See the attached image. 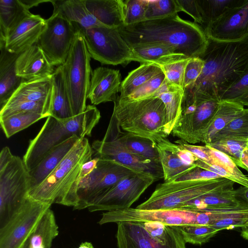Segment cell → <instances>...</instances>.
I'll return each instance as SVG.
<instances>
[{"label": "cell", "instance_id": "obj_1", "mask_svg": "<svg viewBox=\"0 0 248 248\" xmlns=\"http://www.w3.org/2000/svg\"><path fill=\"white\" fill-rule=\"evenodd\" d=\"M199 57L204 62L202 72L193 86L184 90L218 99L221 93L248 71V36L234 42L208 38Z\"/></svg>", "mask_w": 248, "mask_h": 248}, {"label": "cell", "instance_id": "obj_2", "mask_svg": "<svg viewBox=\"0 0 248 248\" xmlns=\"http://www.w3.org/2000/svg\"><path fill=\"white\" fill-rule=\"evenodd\" d=\"M118 29L130 47L163 44L172 46L177 53L189 58L199 57L208 43V37L201 26L183 19L178 14Z\"/></svg>", "mask_w": 248, "mask_h": 248}, {"label": "cell", "instance_id": "obj_3", "mask_svg": "<svg viewBox=\"0 0 248 248\" xmlns=\"http://www.w3.org/2000/svg\"><path fill=\"white\" fill-rule=\"evenodd\" d=\"M93 153L88 139L80 138L48 177L29 190L28 196L41 202L74 208L81 166L93 158Z\"/></svg>", "mask_w": 248, "mask_h": 248}, {"label": "cell", "instance_id": "obj_4", "mask_svg": "<svg viewBox=\"0 0 248 248\" xmlns=\"http://www.w3.org/2000/svg\"><path fill=\"white\" fill-rule=\"evenodd\" d=\"M101 118L93 105H87L84 111L67 119L47 117L39 133L30 140L23 160L28 171L33 169L52 148L77 135L90 136Z\"/></svg>", "mask_w": 248, "mask_h": 248}, {"label": "cell", "instance_id": "obj_5", "mask_svg": "<svg viewBox=\"0 0 248 248\" xmlns=\"http://www.w3.org/2000/svg\"><path fill=\"white\" fill-rule=\"evenodd\" d=\"M113 102L112 114L122 130L154 142L169 136L165 106L158 97L128 100L117 95Z\"/></svg>", "mask_w": 248, "mask_h": 248}, {"label": "cell", "instance_id": "obj_6", "mask_svg": "<svg viewBox=\"0 0 248 248\" xmlns=\"http://www.w3.org/2000/svg\"><path fill=\"white\" fill-rule=\"evenodd\" d=\"M31 189L30 178L23 159L9 148L0 153V228L5 226L26 202Z\"/></svg>", "mask_w": 248, "mask_h": 248}, {"label": "cell", "instance_id": "obj_7", "mask_svg": "<svg viewBox=\"0 0 248 248\" xmlns=\"http://www.w3.org/2000/svg\"><path fill=\"white\" fill-rule=\"evenodd\" d=\"M117 224L118 248H186L179 226L156 221Z\"/></svg>", "mask_w": 248, "mask_h": 248}, {"label": "cell", "instance_id": "obj_8", "mask_svg": "<svg viewBox=\"0 0 248 248\" xmlns=\"http://www.w3.org/2000/svg\"><path fill=\"white\" fill-rule=\"evenodd\" d=\"M234 183L224 178L164 182L158 185L150 197L136 208L142 210L181 209L193 200L213 191L234 185Z\"/></svg>", "mask_w": 248, "mask_h": 248}, {"label": "cell", "instance_id": "obj_9", "mask_svg": "<svg viewBox=\"0 0 248 248\" xmlns=\"http://www.w3.org/2000/svg\"><path fill=\"white\" fill-rule=\"evenodd\" d=\"M77 26L75 40L65 62L62 65L74 116L83 112L86 108L93 72L90 65L91 57L83 32Z\"/></svg>", "mask_w": 248, "mask_h": 248}, {"label": "cell", "instance_id": "obj_10", "mask_svg": "<svg viewBox=\"0 0 248 248\" xmlns=\"http://www.w3.org/2000/svg\"><path fill=\"white\" fill-rule=\"evenodd\" d=\"M220 101L184 90L181 113L172 134L189 144L202 142Z\"/></svg>", "mask_w": 248, "mask_h": 248}, {"label": "cell", "instance_id": "obj_11", "mask_svg": "<svg viewBox=\"0 0 248 248\" xmlns=\"http://www.w3.org/2000/svg\"><path fill=\"white\" fill-rule=\"evenodd\" d=\"M121 130L117 120L112 114L103 139L95 140L92 144L96 156L114 160L137 172L151 174L157 180L163 178L161 165L137 155L126 148L120 138Z\"/></svg>", "mask_w": 248, "mask_h": 248}, {"label": "cell", "instance_id": "obj_12", "mask_svg": "<svg viewBox=\"0 0 248 248\" xmlns=\"http://www.w3.org/2000/svg\"><path fill=\"white\" fill-rule=\"evenodd\" d=\"M137 173L114 160L99 158L95 169L79 180L74 210L88 208L103 197L122 179Z\"/></svg>", "mask_w": 248, "mask_h": 248}, {"label": "cell", "instance_id": "obj_13", "mask_svg": "<svg viewBox=\"0 0 248 248\" xmlns=\"http://www.w3.org/2000/svg\"><path fill=\"white\" fill-rule=\"evenodd\" d=\"M81 30L91 58L114 65H126L133 61L132 49L118 28L101 26Z\"/></svg>", "mask_w": 248, "mask_h": 248}, {"label": "cell", "instance_id": "obj_14", "mask_svg": "<svg viewBox=\"0 0 248 248\" xmlns=\"http://www.w3.org/2000/svg\"><path fill=\"white\" fill-rule=\"evenodd\" d=\"M77 26L60 14L53 13L36 43L54 66L62 65L70 52Z\"/></svg>", "mask_w": 248, "mask_h": 248}, {"label": "cell", "instance_id": "obj_15", "mask_svg": "<svg viewBox=\"0 0 248 248\" xmlns=\"http://www.w3.org/2000/svg\"><path fill=\"white\" fill-rule=\"evenodd\" d=\"M51 205L28 196L17 213L0 228V248H24L31 232Z\"/></svg>", "mask_w": 248, "mask_h": 248}, {"label": "cell", "instance_id": "obj_16", "mask_svg": "<svg viewBox=\"0 0 248 248\" xmlns=\"http://www.w3.org/2000/svg\"><path fill=\"white\" fill-rule=\"evenodd\" d=\"M158 180L151 174L137 172L119 181L103 197L88 209L90 212L127 209Z\"/></svg>", "mask_w": 248, "mask_h": 248}, {"label": "cell", "instance_id": "obj_17", "mask_svg": "<svg viewBox=\"0 0 248 248\" xmlns=\"http://www.w3.org/2000/svg\"><path fill=\"white\" fill-rule=\"evenodd\" d=\"M197 210L184 209L170 210L127 209L103 213L100 225L122 221H156L171 226L198 224Z\"/></svg>", "mask_w": 248, "mask_h": 248}, {"label": "cell", "instance_id": "obj_18", "mask_svg": "<svg viewBox=\"0 0 248 248\" xmlns=\"http://www.w3.org/2000/svg\"><path fill=\"white\" fill-rule=\"evenodd\" d=\"M203 31L208 38L223 42H234L248 36V0L243 5L231 9Z\"/></svg>", "mask_w": 248, "mask_h": 248}, {"label": "cell", "instance_id": "obj_19", "mask_svg": "<svg viewBox=\"0 0 248 248\" xmlns=\"http://www.w3.org/2000/svg\"><path fill=\"white\" fill-rule=\"evenodd\" d=\"M46 25V19L31 13L13 27L3 42L9 52L20 54L35 44Z\"/></svg>", "mask_w": 248, "mask_h": 248}, {"label": "cell", "instance_id": "obj_20", "mask_svg": "<svg viewBox=\"0 0 248 248\" xmlns=\"http://www.w3.org/2000/svg\"><path fill=\"white\" fill-rule=\"evenodd\" d=\"M118 70L105 67L95 68L91 76L87 98L93 105L114 102L122 83Z\"/></svg>", "mask_w": 248, "mask_h": 248}, {"label": "cell", "instance_id": "obj_21", "mask_svg": "<svg viewBox=\"0 0 248 248\" xmlns=\"http://www.w3.org/2000/svg\"><path fill=\"white\" fill-rule=\"evenodd\" d=\"M16 75L26 81L50 77L55 69L36 44L18 55L16 62Z\"/></svg>", "mask_w": 248, "mask_h": 248}, {"label": "cell", "instance_id": "obj_22", "mask_svg": "<svg viewBox=\"0 0 248 248\" xmlns=\"http://www.w3.org/2000/svg\"><path fill=\"white\" fill-rule=\"evenodd\" d=\"M155 142L159 155L164 182L176 181L196 167L184 162L177 154L176 144L167 138H161Z\"/></svg>", "mask_w": 248, "mask_h": 248}, {"label": "cell", "instance_id": "obj_23", "mask_svg": "<svg viewBox=\"0 0 248 248\" xmlns=\"http://www.w3.org/2000/svg\"><path fill=\"white\" fill-rule=\"evenodd\" d=\"M79 139L75 135L52 148L33 169L29 171L31 189L40 185L48 177Z\"/></svg>", "mask_w": 248, "mask_h": 248}, {"label": "cell", "instance_id": "obj_24", "mask_svg": "<svg viewBox=\"0 0 248 248\" xmlns=\"http://www.w3.org/2000/svg\"><path fill=\"white\" fill-rule=\"evenodd\" d=\"M0 106L2 108L15 91L23 82L26 81L17 76L16 62L19 54L12 53L5 48L0 41Z\"/></svg>", "mask_w": 248, "mask_h": 248}, {"label": "cell", "instance_id": "obj_25", "mask_svg": "<svg viewBox=\"0 0 248 248\" xmlns=\"http://www.w3.org/2000/svg\"><path fill=\"white\" fill-rule=\"evenodd\" d=\"M233 186L225 187L197 198L187 202L181 209L210 210L248 207L236 199Z\"/></svg>", "mask_w": 248, "mask_h": 248}, {"label": "cell", "instance_id": "obj_26", "mask_svg": "<svg viewBox=\"0 0 248 248\" xmlns=\"http://www.w3.org/2000/svg\"><path fill=\"white\" fill-rule=\"evenodd\" d=\"M50 2L54 7L53 13L60 14L82 30L94 27H107L90 12L86 7L85 0H54Z\"/></svg>", "mask_w": 248, "mask_h": 248}, {"label": "cell", "instance_id": "obj_27", "mask_svg": "<svg viewBox=\"0 0 248 248\" xmlns=\"http://www.w3.org/2000/svg\"><path fill=\"white\" fill-rule=\"evenodd\" d=\"M130 47L133 61L141 64L155 63L161 66L189 58L177 53L172 46L163 44L140 45Z\"/></svg>", "mask_w": 248, "mask_h": 248}, {"label": "cell", "instance_id": "obj_28", "mask_svg": "<svg viewBox=\"0 0 248 248\" xmlns=\"http://www.w3.org/2000/svg\"><path fill=\"white\" fill-rule=\"evenodd\" d=\"M52 90L51 77L26 81L21 83L5 106L35 102L44 103L50 107Z\"/></svg>", "mask_w": 248, "mask_h": 248}, {"label": "cell", "instance_id": "obj_29", "mask_svg": "<svg viewBox=\"0 0 248 248\" xmlns=\"http://www.w3.org/2000/svg\"><path fill=\"white\" fill-rule=\"evenodd\" d=\"M52 90L50 116L63 120L73 117L70 100L62 65L51 76Z\"/></svg>", "mask_w": 248, "mask_h": 248}, {"label": "cell", "instance_id": "obj_30", "mask_svg": "<svg viewBox=\"0 0 248 248\" xmlns=\"http://www.w3.org/2000/svg\"><path fill=\"white\" fill-rule=\"evenodd\" d=\"M90 12L101 23L119 28L124 25L123 0H85Z\"/></svg>", "mask_w": 248, "mask_h": 248}, {"label": "cell", "instance_id": "obj_31", "mask_svg": "<svg viewBox=\"0 0 248 248\" xmlns=\"http://www.w3.org/2000/svg\"><path fill=\"white\" fill-rule=\"evenodd\" d=\"M184 95V89L168 82L164 83L155 93L154 96L160 98L163 102L166 110V131L169 135L178 120Z\"/></svg>", "mask_w": 248, "mask_h": 248}, {"label": "cell", "instance_id": "obj_32", "mask_svg": "<svg viewBox=\"0 0 248 248\" xmlns=\"http://www.w3.org/2000/svg\"><path fill=\"white\" fill-rule=\"evenodd\" d=\"M58 234L55 216L49 208L31 232L24 248H51L53 240Z\"/></svg>", "mask_w": 248, "mask_h": 248}, {"label": "cell", "instance_id": "obj_33", "mask_svg": "<svg viewBox=\"0 0 248 248\" xmlns=\"http://www.w3.org/2000/svg\"><path fill=\"white\" fill-rule=\"evenodd\" d=\"M245 108L243 106L230 101H220L218 108L204 135L202 142L211 143L214 136L229 123L240 116Z\"/></svg>", "mask_w": 248, "mask_h": 248}, {"label": "cell", "instance_id": "obj_34", "mask_svg": "<svg viewBox=\"0 0 248 248\" xmlns=\"http://www.w3.org/2000/svg\"><path fill=\"white\" fill-rule=\"evenodd\" d=\"M29 13L22 0H0V41H4L8 32Z\"/></svg>", "mask_w": 248, "mask_h": 248}, {"label": "cell", "instance_id": "obj_35", "mask_svg": "<svg viewBox=\"0 0 248 248\" xmlns=\"http://www.w3.org/2000/svg\"><path fill=\"white\" fill-rule=\"evenodd\" d=\"M163 72L161 67L155 63L141 64L128 73L122 81L118 95L124 98L129 96L137 89L151 78Z\"/></svg>", "mask_w": 248, "mask_h": 248}, {"label": "cell", "instance_id": "obj_36", "mask_svg": "<svg viewBox=\"0 0 248 248\" xmlns=\"http://www.w3.org/2000/svg\"><path fill=\"white\" fill-rule=\"evenodd\" d=\"M120 138L132 153L161 165L159 153L154 141L123 130L120 132Z\"/></svg>", "mask_w": 248, "mask_h": 248}, {"label": "cell", "instance_id": "obj_37", "mask_svg": "<svg viewBox=\"0 0 248 248\" xmlns=\"http://www.w3.org/2000/svg\"><path fill=\"white\" fill-rule=\"evenodd\" d=\"M248 0H197L202 19V28L217 19L229 10L239 7Z\"/></svg>", "mask_w": 248, "mask_h": 248}, {"label": "cell", "instance_id": "obj_38", "mask_svg": "<svg viewBox=\"0 0 248 248\" xmlns=\"http://www.w3.org/2000/svg\"><path fill=\"white\" fill-rule=\"evenodd\" d=\"M216 218L211 226L219 231L242 228L248 226V207L219 209Z\"/></svg>", "mask_w": 248, "mask_h": 248}, {"label": "cell", "instance_id": "obj_39", "mask_svg": "<svg viewBox=\"0 0 248 248\" xmlns=\"http://www.w3.org/2000/svg\"><path fill=\"white\" fill-rule=\"evenodd\" d=\"M46 118L33 111H22L0 118L1 128L7 138L28 127L37 121Z\"/></svg>", "mask_w": 248, "mask_h": 248}, {"label": "cell", "instance_id": "obj_40", "mask_svg": "<svg viewBox=\"0 0 248 248\" xmlns=\"http://www.w3.org/2000/svg\"><path fill=\"white\" fill-rule=\"evenodd\" d=\"M208 147L211 157L208 164L220 167L227 173L230 180L248 187V176L243 173L234 161L224 153Z\"/></svg>", "mask_w": 248, "mask_h": 248}, {"label": "cell", "instance_id": "obj_41", "mask_svg": "<svg viewBox=\"0 0 248 248\" xmlns=\"http://www.w3.org/2000/svg\"><path fill=\"white\" fill-rule=\"evenodd\" d=\"M185 242L202 245L208 242L219 230L211 225L191 224L179 226Z\"/></svg>", "mask_w": 248, "mask_h": 248}, {"label": "cell", "instance_id": "obj_42", "mask_svg": "<svg viewBox=\"0 0 248 248\" xmlns=\"http://www.w3.org/2000/svg\"><path fill=\"white\" fill-rule=\"evenodd\" d=\"M205 145L227 155L237 166L243 168L241 156L248 146V139H225Z\"/></svg>", "mask_w": 248, "mask_h": 248}, {"label": "cell", "instance_id": "obj_43", "mask_svg": "<svg viewBox=\"0 0 248 248\" xmlns=\"http://www.w3.org/2000/svg\"><path fill=\"white\" fill-rule=\"evenodd\" d=\"M181 12L177 0H148L145 20L165 18Z\"/></svg>", "mask_w": 248, "mask_h": 248}, {"label": "cell", "instance_id": "obj_44", "mask_svg": "<svg viewBox=\"0 0 248 248\" xmlns=\"http://www.w3.org/2000/svg\"><path fill=\"white\" fill-rule=\"evenodd\" d=\"M220 101H227L248 107V71L239 80L221 93Z\"/></svg>", "mask_w": 248, "mask_h": 248}, {"label": "cell", "instance_id": "obj_45", "mask_svg": "<svg viewBox=\"0 0 248 248\" xmlns=\"http://www.w3.org/2000/svg\"><path fill=\"white\" fill-rule=\"evenodd\" d=\"M124 26L145 20L148 0H124Z\"/></svg>", "mask_w": 248, "mask_h": 248}, {"label": "cell", "instance_id": "obj_46", "mask_svg": "<svg viewBox=\"0 0 248 248\" xmlns=\"http://www.w3.org/2000/svg\"><path fill=\"white\" fill-rule=\"evenodd\" d=\"M50 107L44 103L35 102H21L4 106L0 110V118L22 111H33L44 115L46 118L50 116Z\"/></svg>", "mask_w": 248, "mask_h": 248}, {"label": "cell", "instance_id": "obj_47", "mask_svg": "<svg viewBox=\"0 0 248 248\" xmlns=\"http://www.w3.org/2000/svg\"><path fill=\"white\" fill-rule=\"evenodd\" d=\"M165 80V76L163 72H162L137 89L129 96L124 98L128 100H140L154 96Z\"/></svg>", "mask_w": 248, "mask_h": 248}, {"label": "cell", "instance_id": "obj_48", "mask_svg": "<svg viewBox=\"0 0 248 248\" xmlns=\"http://www.w3.org/2000/svg\"><path fill=\"white\" fill-rule=\"evenodd\" d=\"M190 59L160 66L165 76L166 81L170 84L183 87L186 66Z\"/></svg>", "mask_w": 248, "mask_h": 248}, {"label": "cell", "instance_id": "obj_49", "mask_svg": "<svg viewBox=\"0 0 248 248\" xmlns=\"http://www.w3.org/2000/svg\"><path fill=\"white\" fill-rule=\"evenodd\" d=\"M204 66L203 61L199 57L190 58L186 66L183 81V88L193 85L201 75Z\"/></svg>", "mask_w": 248, "mask_h": 248}, {"label": "cell", "instance_id": "obj_50", "mask_svg": "<svg viewBox=\"0 0 248 248\" xmlns=\"http://www.w3.org/2000/svg\"><path fill=\"white\" fill-rule=\"evenodd\" d=\"M175 142L181 148L190 152L201 161L206 163H209L211 159L209 149L206 145H195L180 139L176 140Z\"/></svg>", "mask_w": 248, "mask_h": 248}, {"label": "cell", "instance_id": "obj_51", "mask_svg": "<svg viewBox=\"0 0 248 248\" xmlns=\"http://www.w3.org/2000/svg\"><path fill=\"white\" fill-rule=\"evenodd\" d=\"M222 178L216 173L196 167L176 181L186 180H202Z\"/></svg>", "mask_w": 248, "mask_h": 248}, {"label": "cell", "instance_id": "obj_52", "mask_svg": "<svg viewBox=\"0 0 248 248\" xmlns=\"http://www.w3.org/2000/svg\"><path fill=\"white\" fill-rule=\"evenodd\" d=\"M181 11L190 16L194 20V22L202 24V19L200 12L197 0H177Z\"/></svg>", "mask_w": 248, "mask_h": 248}, {"label": "cell", "instance_id": "obj_53", "mask_svg": "<svg viewBox=\"0 0 248 248\" xmlns=\"http://www.w3.org/2000/svg\"><path fill=\"white\" fill-rule=\"evenodd\" d=\"M99 158L95 156L84 163L81 166L79 175V180L89 175L96 167Z\"/></svg>", "mask_w": 248, "mask_h": 248}, {"label": "cell", "instance_id": "obj_54", "mask_svg": "<svg viewBox=\"0 0 248 248\" xmlns=\"http://www.w3.org/2000/svg\"><path fill=\"white\" fill-rule=\"evenodd\" d=\"M235 195L238 201L248 205V187L242 186L235 189Z\"/></svg>", "mask_w": 248, "mask_h": 248}, {"label": "cell", "instance_id": "obj_55", "mask_svg": "<svg viewBox=\"0 0 248 248\" xmlns=\"http://www.w3.org/2000/svg\"><path fill=\"white\" fill-rule=\"evenodd\" d=\"M241 161L243 165V169H244L248 172V147L245 148L243 151Z\"/></svg>", "mask_w": 248, "mask_h": 248}, {"label": "cell", "instance_id": "obj_56", "mask_svg": "<svg viewBox=\"0 0 248 248\" xmlns=\"http://www.w3.org/2000/svg\"><path fill=\"white\" fill-rule=\"evenodd\" d=\"M241 236L245 239L248 240V226L241 228Z\"/></svg>", "mask_w": 248, "mask_h": 248}, {"label": "cell", "instance_id": "obj_57", "mask_svg": "<svg viewBox=\"0 0 248 248\" xmlns=\"http://www.w3.org/2000/svg\"><path fill=\"white\" fill-rule=\"evenodd\" d=\"M78 248H94L92 244L90 242H85L82 243Z\"/></svg>", "mask_w": 248, "mask_h": 248}, {"label": "cell", "instance_id": "obj_58", "mask_svg": "<svg viewBox=\"0 0 248 248\" xmlns=\"http://www.w3.org/2000/svg\"></svg>", "mask_w": 248, "mask_h": 248}]
</instances>
